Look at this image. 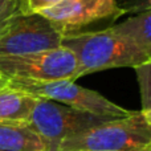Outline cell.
<instances>
[{
  "mask_svg": "<svg viewBox=\"0 0 151 151\" xmlns=\"http://www.w3.org/2000/svg\"><path fill=\"white\" fill-rule=\"evenodd\" d=\"M1 81H3V80H1V77H0V83H1Z\"/></svg>",
  "mask_w": 151,
  "mask_h": 151,
  "instance_id": "15",
  "label": "cell"
},
{
  "mask_svg": "<svg viewBox=\"0 0 151 151\" xmlns=\"http://www.w3.org/2000/svg\"><path fill=\"white\" fill-rule=\"evenodd\" d=\"M142 98V111L151 114V61L135 66Z\"/></svg>",
  "mask_w": 151,
  "mask_h": 151,
  "instance_id": "11",
  "label": "cell"
},
{
  "mask_svg": "<svg viewBox=\"0 0 151 151\" xmlns=\"http://www.w3.org/2000/svg\"><path fill=\"white\" fill-rule=\"evenodd\" d=\"M3 80V78H1ZM39 98L32 94L0 83V125H27Z\"/></svg>",
  "mask_w": 151,
  "mask_h": 151,
  "instance_id": "8",
  "label": "cell"
},
{
  "mask_svg": "<svg viewBox=\"0 0 151 151\" xmlns=\"http://www.w3.org/2000/svg\"><path fill=\"white\" fill-rule=\"evenodd\" d=\"M9 86L20 89L37 98H45L63 104L78 111L89 113L105 119H115L131 114L133 110H127L111 102L99 94L98 91L86 89L76 83V81L60 80L50 82H24V81L3 80Z\"/></svg>",
  "mask_w": 151,
  "mask_h": 151,
  "instance_id": "4",
  "label": "cell"
},
{
  "mask_svg": "<svg viewBox=\"0 0 151 151\" xmlns=\"http://www.w3.org/2000/svg\"><path fill=\"white\" fill-rule=\"evenodd\" d=\"M142 151H151V149H146V150H142Z\"/></svg>",
  "mask_w": 151,
  "mask_h": 151,
  "instance_id": "14",
  "label": "cell"
},
{
  "mask_svg": "<svg viewBox=\"0 0 151 151\" xmlns=\"http://www.w3.org/2000/svg\"><path fill=\"white\" fill-rule=\"evenodd\" d=\"M104 121L109 119L78 111L50 99L39 98L27 126L47 143L49 151H57L60 143L66 138L77 135Z\"/></svg>",
  "mask_w": 151,
  "mask_h": 151,
  "instance_id": "5",
  "label": "cell"
},
{
  "mask_svg": "<svg viewBox=\"0 0 151 151\" xmlns=\"http://www.w3.org/2000/svg\"><path fill=\"white\" fill-rule=\"evenodd\" d=\"M16 13H19L17 0H0V31Z\"/></svg>",
  "mask_w": 151,
  "mask_h": 151,
  "instance_id": "13",
  "label": "cell"
},
{
  "mask_svg": "<svg viewBox=\"0 0 151 151\" xmlns=\"http://www.w3.org/2000/svg\"><path fill=\"white\" fill-rule=\"evenodd\" d=\"M0 151H49L27 125H0Z\"/></svg>",
  "mask_w": 151,
  "mask_h": 151,
  "instance_id": "10",
  "label": "cell"
},
{
  "mask_svg": "<svg viewBox=\"0 0 151 151\" xmlns=\"http://www.w3.org/2000/svg\"><path fill=\"white\" fill-rule=\"evenodd\" d=\"M125 13L117 0H61L40 15L66 35L98 21L117 20Z\"/></svg>",
  "mask_w": 151,
  "mask_h": 151,
  "instance_id": "7",
  "label": "cell"
},
{
  "mask_svg": "<svg viewBox=\"0 0 151 151\" xmlns=\"http://www.w3.org/2000/svg\"><path fill=\"white\" fill-rule=\"evenodd\" d=\"M151 149V114L133 111L66 138L57 151H142Z\"/></svg>",
  "mask_w": 151,
  "mask_h": 151,
  "instance_id": "2",
  "label": "cell"
},
{
  "mask_svg": "<svg viewBox=\"0 0 151 151\" xmlns=\"http://www.w3.org/2000/svg\"><path fill=\"white\" fill-rule=\"evenodd\" d=\"M64 35L40 13H16L0 31V56H17L61 47Z\"/></svg>",
  "mask_w": 151,
  "mask_h": 151,
  "instance_id": "6",
  "label": "cell"
},
{
  "mask_svg": "<svg viewBox=\"0 0 151 151\" xmlns=\"http://www.w3.org/2000/svg\"><path fill=\"white\" fill-rule=\"evenodd\" d=\"M61 0H17L19 12L23 15H33L41 13L45 9L58 4Z\"/></svg>",
  "mask_w": 151,
  "mask_h": 151,
  "instance_id": "12",
  "label": "cell"
},
{
  "mask_svg": "<svg viewBox=\"0 0 151 151\" xmlns=\"http://www.w3.org/2000/svg\"><path fill=\"white\" fill-rule=\"evenodd\" d=\"M114 33L151 56V11H143L122 23L109 27Z\"/></svg>",
  "mask_w": 151,
  "mask_h": 151,
  "instance_id": "9",
  "label": "cell"
},
{
  "mask_svg": "<svg viewBox=\"0 0 151 151\" xmlns=\"http://www.w3.org/2000/svg\"><path fill=\"white\" fill-rule=\"evenodd\" d=\"M77 60L70 49H56L17 56H0V77L8 81L50 82L76 81Z\"/></svg>",
  "mask_w": 151,
  "mask_h": 151,
  "instance_id": "3",
  "label": "cell"
},
{
  "mask_svg": "<svg viewBox=\"0 0 151 151\" xmlns=\"http://www.w3.org/2000/svg\"><path fill=\"white\" fill-rule=\"evenodd\" d=\"M61 45L70 49L77 60L76 80L106 69L135 68L151 61L150 55L123 40L110 28L66 33Z\"/></svg>",
  "mask_w": 151,
  "mask_h": 151,
  "instance_id": "1",
  "label": "cell"
}]
</instances>
